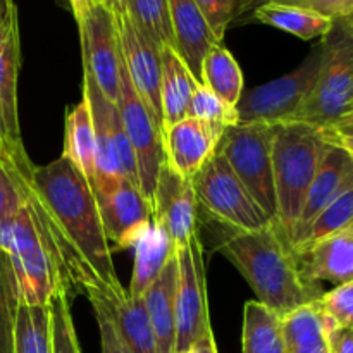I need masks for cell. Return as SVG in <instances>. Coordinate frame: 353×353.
<instances>
[{"label": "cell", "instance_id": "cell-1", "mask_svg": "<svg viewBox=\"0 0 353 353\" xmlns=\"http://www.w3.org/2000/svg\"><path fill=\"white\" fill-rule=\"evenodd\" d=\"M31 190L57 248L69 292L121 286L99 200L85 176L61 155L34 165Z\"/></svg>", "mask_w": 353, "mask_h": 353}, {"label": "cell", "instance_id": "cell-2", "mask_svg": "<svg viewBox=\"0 0 353 353\" xmlns=\"http://www.w3.org/2000/svg\"><path fill=\"white\" fill-rule=\"evenodd\" d=\"M224 230L217 250L240 271L257 302L285 317L321 299L323 292L303 276L299 255L276 221L257 231Z\"/></svg>", "mask_w": 353, "mask_h": 353}, {"label": "cell", "instance_id": "cell-3", "mask_svg": "<svg viewBox=\"0 0 353 353\" xmlns=\"http://www.w3.org/2000/svg\"><path fill=\"white\" fill-rule=\"evenodd\" d=\"M9 159L21 186V203L0 224V248L9 255L14 268L21 303L48 305L52 295L68 285L57 248L31 190L34 164L28 152L9 155Z\"/></svg>", "mask_w": 353, "mask_h": 353}, {"label": "cell", "instance_id": "cell-4", "mask_svg": "<svg viewBox=\"0 0 353 353\" xmlns=\"http://www.w3.org/2000/svg\"><path fill=\"white\" fill-rule=\"evenodd\" d=\"M272 174L276 223L292 241L307 192L331 145L317 128L305 123L272 124Z\"/></svg>", "mask_w": 353, "mask_h": 353}, {"label": "cell", "instance_id": "cell-5", "mask_svg": "<svg viewBox=\"0 0 353 353\" xmlns=\"http://www.w3.org/2000/svg\"><path fill=\"white\" fill-rule=\"evenodd\" d=\"M321 45L323 59L316 86L290 119L319 130L353 116V14L333 21Z\"/></svg>", "mask_w": 353, "mask_h": 353}, {"label": "cell", "instance_id": "cell-6", "mask_svg": "<svg viewBox=\"0 0 353 353\" xmlns=\"http://www.w3.org/2000/svg\"><path fill=\"white\" fill-rule=\"evenodd\" d=\"M83 99L86 100L95 131V195L103 200L116 192L123 179L138 185L134 152L126 137L117 107L105 99L95 79L83 71ZM140 186V185H138Z\"/></svg>", "mask_w": 353, "mask_h": 353}, {"label": "cell", "instance_id": "cell-7", "mask_svg": "<svg viewBox=\"0 0 353 353\" xmlns=\"http://www.w3.org/2000/svg\"><path fill=\"white\" fill-rule=\"evenodd\" d=\"M272 124H234L224 130L216 152L223 155L262 210L276 219Z\"/></svg>", "mask_w": 353, "mask_h": 353}, {"label": "cell", "instance_id": "cell-8", "mask_svg": "<svg viewBox=\"0 0 353 353\" xmlns=\"http://www.w3.org/2000/svg\"><path fill=\"white\" fill-rule=\"evenodd\" d=\"M192 183L196 203L228 230L257 231L271 224V217L259 207L217 152L196 172Z\"/></svg>", "mask_w": 353, "mask_h": 353}, {"label": "cell", "instance_id": "cell-9", "mask_svg": "<svg viewBox=\"0 0 353 353\" xmlns=\"http://www.w3.org/2000/svg\"><path fill=\"white\" fill-rule=\"evenodd\" d=\"M321 59L323 45L319 43L295 71L241 95L236 103L238 124H278L292 119L316 86Z\"/></svg>", "mask_w": 353, "mask_h": 353}, {"label": "cell", "instance_id": "cell-10", "mask_svg": "<svg viewBox=\"0 0 353 353\" xmlns=\"http://www.w3.org/2000/svg\"><path fill=\"white\" fill-rule=\"evenodd\" d=\"M119 110L121 123H123L126 137L134 152L138 168V185L141 195L150 205L154 214L155 188H157L159 172L165 162L164 133L152 117L150 110L145 107L138 93L134 92L126 69L121 68L119 78V97L116 103Z\"/></svg>", "mask_w": 353, "mask_h": 353}, {"label": "cell", "instance_id": "cell-11", "mask_svg": "<svg viewBox=\"0 0 353 353\" xmlns=\"http://www.w3.org/2000/svg\"><path fill=\"white\" fill-rule=\"evenodd\" d=\"M178 292H176V353L190 352L193 345L212 331L207 302V274L203 245L199 233L186 247L176 250Z\"/></svg>", "mask_w": 353, "mask_h": 353}, {"label": "cell", "instance_id": "cell-12", "mask_svg": "<svg viewBox=\"0 0 353 353\" xmlns=\"http://www.w3.org/2000/svg\"><path fill=\"white\" fill-rule=\"evenodd\" d=\"M76 23L81 41L83 71L95 79L100 92L116 105L123 68L116 17L103 3H100Z\"/></svg>", "mask_w": 353, "mask_h": 353}, {"label": "cell", "instance_id": "cell-13", "mask_svg": "<svg viewBox=\"0 0 353 353\" xmlns=\"http://www.w3.org/2000/svg\"><path fill=\"white\" fill-rule=\"evenodd\" d=\"M19 69L21 34L17 6L14 0H0V148L10 155L26 152L17 110Z\"/></svg>", "mask_w": 353, "mask_h": 353}, {"label": "cell", "instance_id": "cell-14", "mask_svg": "<svg viewBox=\"0 0 353 353\" xmlns=\"http://www.w3.org/2000/svg\"><path fill=\"white\" fill-rule=\"evenodd\" d=\"M117 33H119L121 55L134 92L141 99L152 117L164 133L161 105V76L162 61L161 47L150 38L145 37L128 14L116 17Z\"/></svg>", "mask_w": 353, "mask_h": 353}, {"label": "cell", "instance_id": "cell-15", "mask_svg": "<svg viewBox=\"0 0 353 353\" xmlns=\"http://www.w3.org/2000/svg\"><path fill=\"white\" fill-rule=\"evenodd\" d=\"M196 203L193 183L183 179L164 162L154 199V223L165 230L172 247H186L196 231Z\"/></svg>", "mask_w": 353, "mask_h": 353}, {"label": "cell", "instance_id": "cell-16", "mask_svg": "<svg viewBox=\"0 0 353 353\" xmlns=\"http://www.w3.org/2000/svg\"><path fill=\"white\" fill-rule=\"evenodd\" d=\"M93 307L112 324L116 333L123 338L133 353H157L154 331L145 309L143 299L128 295L121 286H102L85 293Z\"/></svg>", "mask_w": 353, "mask_h": 353}, {"label": "cell", "instance_id": "cell-17", "mask_svg": "<svg viewBox=\"0 0 353 353\" xmlns=\"http://www.w3.org/2000/svg\"><path fill=\"white\" fill-rule=\"evenodd\" d=\"M224 130L196 117H185L164 131L165 162L183 179L192 181L196 172L216 154Z\"/></svg>", "mask_w": 353, "mask_h": 353}, {"label": "cell", "instance_id": "cell-18", "mask_svg": "<svg viewBox=\"0 0 353 353\" xmlns=\"http://www.w3.org/2000/svg\"><path fill=\"white\" fill-rule=\"evenodd\" d=\"M353 188V162L343 150L330 147L305 200H303L302 212L292 236V247H299L310 230L316 217L347 190Z\"/></svg>", "mask_w": 353, "mask_h": 353}, {"label": "cell", "instance_id": "cell-19", "mask_svg": "<svg viewBox=\"0 0 353 353\" xmlns=\"http://www.w3.org/2000/svg\"><path fill=\"white\" fill-rule=\"evenodd\" d=\"M99 209L107 238L119 248H130L140 231L154 221L140 186L130 179H123L112 195L100 200Z\"/></svg>", "mask_w": 353, "mask_h": 353}, {"label": "cell", "instance_id": "cell-20", "mask_svg": "<svg viewBox=\"0 0 353 353\" xmlns=\"http://www.w3.org/2000/svg\"><path fill=\"white\" fill-rule=\"evenodd\" d=\"M174 50L202 85V62L217 38L195 0H168Z\"/></svg>", "mask_w": 353, "mask_h": 353}, {"label": "cell", "instance_id": "cell-21", "mask_svg": "<svg viewBox=\"0 0 353 353\" xmlns=\"http://www.w3.org/2000/svg\"><path fill=\"white\" fill-rule=\"evenodd\" d=\"M296 255L303 276L314 285L330 281L338 286L353 281V226L323 238Z\"/></svg>", "mask_w": 353, "mask_h": 353}, {"label": "cell", "instance_id": "cell-22", "mask_svg": "<svg viewBox=\"0 0 353 353\" xmlns=\"http://www.w3.org/2000/svg\"><path fill=\"white\" fill-rule=\"evenodd\" d=\"M176 292L178 257L174 254L141 296L154 331L157 353H176Z\"/></svg>", "mask_w": 353, "mask_h": 353}, {"label": "cell", "instance_id": "cell-23", "mask_svg": "<svg viewBox=\"0 0 353 353\" xmlns=\"http://www.w3.org/2000/svg\"><path fill=\"white\" fill-rule=\"evenodd\" d=\"M131 248H134V265L128 295L141 299L165 264L174 257L176 248L172 247L164 228L154 221L140 231Z\"/></svg>", "mask_w": 353, "mask_h": 353}, {"label": "cell", "instance_id": "cell-24", "mask_svg": "<svg viewBox=\"0 0 353 353\" xmlns=\"http://www.w3.org/2000/svg\"><path fill=\"white\" fill-rule=\"evenodd\" d=\"M161 105L164 131L188 117L193 93L200 85L172 47L161 48Z\"/></svg>", "mask_w": 353, "mask_h": 353}, {"label": "cell", "instance_id": "cell-25", "mask_svg": "<svg viewBox=\"0 0 353 353\" xmlns=\"http://www.w3.org/2000/svg\"><path fill=\"white\" fill-rule=\"evenodd\" d=\"M330 321L312 302L283 317V336L286 353H331L327 341Z\"/></svg>", "mask_w": 353, "mask_h": 353}, {"label": "cell", "instance_id": "cell-26", "mask_svg": "<svg viewBox=\"0 0 353 353\" xmlns=\"http://www.w3.org/2000/svg\"><path fill=\"white\" fill-rule=\"evenodd\" d=\"M62 157L68 159L79 172L86 178L95 192L97 159H95V131H93L92 116L85 99L76 103L74 109L65 119V140Z\"/></svg>", "mask_w": 353, "mask_h": 353}, {"label": "cell", "instance_id": "cell-27", "mask_svg": "<svg viewBox=\"0 0 353 353\" xmlns=\"http://www.w3.org/2000/svg\"><path fill=\"white\" fill-rule=\"evenodd\" d=\"M254 17L259 23L295 34L302 40H314V38L323 40L333 28V19L330 17H324L302 7L276 2L259 3L254 10Z\"/></svg>", "mask_w": 353, "mask_h": 353}, {"label": "cell", "instance_id": "cell-28", "mask_svg": "<svg viewBox=\"0 0 353 353\" xmlns=\"http://www.w3.org/2000/svg\"><path fill=\"white\" fill-rule=\"evenodd\" d=\"M241 348L243 353H286L283 316L257 300L245 303Z\"/></svg>", "mask_w": 353, "mask_h": 353}, {"label": "cell", "instance_id": "cell-29", "mask_svg": "<svg viewBox=\"0 0 353 353\" xmlns=\"http://www.w3.org/2000/svg\"><path fill=\"white\" fill-rule=\"evenodd\" d=\"M202 85L233 107H236L243 95V74L240 65L233 54L221 43L210 47L203 57Z\"/></svg>", "mask_w": 353, "mask_h": 353}, {"label": "cell", "instance_id": "cell-30", "mask_svg": "<svg viewBox=\"0 0 353 353\" xmlns=\"http://www.w3.org/2000/svg\"><path fill=\"white\" fill-rule=\"evenodd\" d=\"M12 353H52L48 305L19 303L14 323Z\"/></svg>", "mask_w": 353, "mask_h": 353}, {"label": "cell", "instance_id": "cell-31", "mask_svg": "<svg viewBox=\"0 0 353 353\" xmlns=\"http://www.w3.org/2000/svg\"><path fill=\"white\" fill-rule=\"evenodd\" d=\"M124 10L138 30L159 47L174 48L168 0H123Z\"/></svg>", "mask_w": 353, "mask_h": 353}, {"label": "cell", "instance_id": "cell-32", "mask_svg": "<svg viewBox=\"0 0 353 353\" xmlns=\"http://www.w3.org/2000/svg\"><path fill=\"white\" fill-rule=\"evenodd\" d=\"M19 303V288L14 268L9 255L0 248V353H12L14 323Z\"/></svg>", "mask_w": 353, "mask_h": 353}, {"label": "cell", "instance_id": "cell-33", "mask_svg": "<svg viewBox=\"0 0 353 353\" xmlns=\"http://www.w3.org/2000/svg\"><path fill=\"white\" fill-rule=\"evenodd\" d=\"M353 224V188L347 190V192L341 193L338 199H334L319 216L316 217V221L312 223L310 230L307 231L305 238L302 240V243L299 247H295L293 250L296 254L307 250L310 245L317 243L323 238L330 236V234L338 233V231L345 230V228L352 226Z\"/></svg>", "mask_w": 353, "mask_h": 353}, {"label": "cell", "instance_id": "cell-34", "mask_svg": "<svg viewBox=\"0 0 353 353\" xmlns=\"http://www.w3.org/2000/svg\"><path fill=\"white\" fill-rule=\"evenodd\" d=\"M65 286H61L52 295L48 302L50 309V331H52V353H81L78 334L71 316V302Z\"/></svg>", "mask_w": 353, "mask_h": 353}, {"label": "cell", "instance_id": "cell-35", "mask_svg": "<svg viewBox=\"0 0 353 353\" xmlns=\"http://www.w3.org/2000/svg\"><path fill=\"white\" fill-rule=\"evenodd\" d=\"M188 117H196V119L214 128H219V130H226V128L238 124L236 107L221 100L216 93H212L203 85L196 86L195 93H193Z\"/></svg>", "mask_w": 353, "mask_h": 353}, {"label": "cell", "instance_id": "cell-36", "mask_svg": "<svg viewBox=\"0 0 353 353\" xmlns=\"http://www.w3.org/2000/svg\"><path fill=\"white\" fill-rule=\"evenodd\" d=\"M321 310L336 326H353V281L338 285L317 300Z\"/></svg>", "mask_w": 353, "mask_h": 353}, {"label": "cell", "instance_id": "cell-37", "mask_svg": "<svg viewBox=\"0 0 353 353\" xmlns=\"http://www.w3.org/2000/svg\"><path fill=\"white\" fill-rule=\"evenodd\" d=\"M217 41H223L231 21L245 12L243 0H195Z\"/></svg>", "mask_w": 353, "mask_h": 353}, {"label": "cell", "instance_id": "cell-38", "mask_svg": "<svg viewBox=\"0 0 353 353\" xmlns=\"http://www.w3.org/2000/svg\"><path fill=\"white\" fill-rule=\"evenodd\" d=\"M21 186L9 155L0 148V224L19 207Z\"/></svg>", "mask_w": 353, "mask_h": 353}, {"label": "cell", "instance_id": "cell-39", "mask_svg": "<svg viewBox=\"0 0 353 353\" xmlns=\"http://www.w3.org/2000/svg\"><path fill=\"white\" fill-rule=\"evenodd\" d=\"M276 2L285 6L302 7V9L312 10L324 17L336 21L341 17H348L353 14V0H261L259 3Z\"/></svg>", "mask_w": 353, "mask_h": 353}, {"label": "cell", "instance_id": "cell-40", "mask_svg": "<svg viewBox=\"0 0 353 353\" xmlns=\"http://www.w3.org/2000/svg\"><path fill=\"white\" fill-rule=\"evenodd\" d=\"M319 131L331 147H336L340 150H343L353 162V116L341 121V123L333 124V126L321 128Z\"/></svg>", "mask_w": 353, "mask_h": 353}, {"label": "cell", "instance_id": "cell-41", "mask_svg": "<svg viewBox=\"0 0 353 353\" xmlns=\"http://www.w3.org/2000/svg\"><path fill=\"white\" fill-rule=\"evenodd\" d=\"M97 324H99V333H100V347H102V353H133L124 343L123 338L116 333L112 324L102 316V314L95 312Z\"/></svg>", "mask_w": 353, "mask_h": 353}, {"label": "cell", "instance_id": "cell-42", "mask_svg": "<svg viewBox=\"0 0 353 353\" xmlns=\"http://www.w3.org/2000/svg\"><path fill=\"white\" fill-rule=\"evenodd\" d=\"M327 341H330L331 353H353V326L340 327L330 321Z\"/></svg>", "mask_w": 353, "mask_h": 353}, {"label": "cell", "instance_id": "cell-43", "mask_svg": "<svg viewBox=\"0 0 353 353\" xmlns=\"http://www.w3.org/2000/svg\"><path fill=\"white\" fill-rule=\"evenodd\" d=\"M69 7H71L72 14H74L76 21L81 19L90 9H93L95 6H100L102 0H68Z\"/></svg>", "mask_w": 353, "mask_h": 353}, {"label": "cell", "instance_id": "cell-44", "mask_svg": "<svg viewBox=\"0 0 353 353\" xmlns=\"http://www.w3.org/2000/svg\"><path fill=\"white\" fill-rule=\"evenodd\" d=\"M192 353H217L216 338H214V331H209L203 338H200L195 345H193Z\"/></svg>", "mask_w": 353, "mask_h": 353}, {"label": "cell", "instance_id": "cell-45", "mask_svg": "<svg viewBox=\"0 0 353 353\" xmlns=\"http://www.w3.org/2000/svg\"><path fill=\"white\" fill-rule=\"evenodd\" d=\"M102 3L114 14V17H119L123 16V14H126L123 0H102Z\"/></svg>", "mask_w": 353, "mask_h": 353}, {"label": "cell", "instance_id": "cell-46", "mask_svg": "<svg viewBox=\"0 0 353 353\" xmlns=\"http://www.w3.org/2000/svg\"><path fill=\"white\" fill-rule=\"evenodd\" d=\"M261 0H243V10H248L252 6H259Z\"/></svg>", "mask_w": 353, "mask_h": 353}, {"label": "cell", "instance_id": "cell-47", "mask_svg": "<svg viewBox=\"0 0 353 353\" xmlns=\"http://www.w3.org/2000/svg\"><path fill=\"white\" fill-rule=\"evenodd\" d=\"M183 353H192V350H190V352H183Z\"/></svg>", "mask_w": 353, "mask_h": 353}, {"label": "cell", "instance_id": "cell-48", "mask_svg": "<svg viewBox=\"0 0 353 353\" xmlns=\"http://www.w3.org/2000/svg\"><path fill=\"white\" fill-rule=\"evenodd\" d=\"M352 226H353V224H352Z\"/></svg>", "mask_w": 353, "mask_h": 353}]
</instances>
